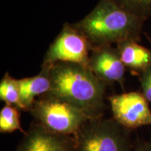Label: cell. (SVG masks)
Wrapping results in <instances>:
<instances>
[{
	"label": "cell",
	"mask_w": 151,
	"mask_h": 151,
	"mask_svg": "<svg viewBox=\"0 0 151 151\" xmlns=\"http://www.w3.org/2000/svg\"><path fill=\"white\" fill-rule=\"evenodd\" d=\"M0 99L6 104L14 106L23 111L17 79L12 78L9 72L6 73L0 82Z\"/></svg>",
	"instance_id": "8fae6325"
},
{
	"label": "cell",
	"mask_w": 151,
	"mask_h": 151,
	"mask_svg": "<svg viewBox=\"0 0 151 151\" xmlns=\"http://www.w3.org/2000/svg\"><path fill=\"white\" fill-rule=\"evenodd\" d=\"M134 151H151V145L148 143H143V144L138 146Z\"/></svg>",
	"instance_id": "9a60e30c"
},
{
	"label": "cell",
	"mask_w": 151,
	"mask_h": 151,
	"mask_svg": "<svg viewBox=\"0 0 151 151\" xmlns=\"http://www.w3.org/2000/svg\"><path fill=\"white\" fill-rule=\"evenodd\" d=\"M143 18L132 14L112 0H99L91 12L74 27L92 47L111 46L139 38Z\"/></svg>",
	"instance_id": "7a4b0ae2"
},
{
	"label": "cell",
	"mask_w": 151,
	"mask_h": 151,
	"mask_svg": "<svg viewBox=\"0 0 151 151\" xmlns=\"http://www.w3.org/2000/svg\"><path fill=\"white\" fill-rule=\"evenodd\" d=\"M117 49L125 67L142 72L151 65V50L138 44L135 41L118 43Z\"/></svg>",
	"instance_id": "30bf717a"
},
{
	"label": "cell",
	"mask_w": 151,
	"mask_h": 151,
	"mask_svg": "<svg viewBox=\"0 0 151 151\" xmlns=\"http://www.w3.org/2000/svg\"><path fill=\"white\" fill-rule=\"evenodd\" d=\"M29 111L45 129L65 136L74 135L90 119L80 109L48 94L36 99Z\"/></svg>",
	"instance_id": "3957f363"
},
{
	"label": "cell",
	"mask_w": 151,
	"mask_h": 151,
	"mask_svg": "<svg viewBox=\"0 0 151 151\" xmlns=\"http://www.w3.org/2000/svg\"><path fill=\"white\" fill-rule=\"evenodd\" d=\"M50 89L48 94L76 107L89 117H102L108 83L87 66L58 62L50 67Z\"/></svg>",
	"instance_id": "6da1fadb"
},
{
	"label": "cell",
	"mask_w": 151,
	"mask_h": 151,
	"mask_svg": "<svg viewBox=\"0 0 151 151\" xmlns=\"http://www.w3.org/2000/svg\"><path fill=\"white\" fill-rule=\"evenodd\" d=\"M73 136L53 133L39 123L31 126L16 151H73Z\"/></svg>",
	"instance_id": "ba28073f"
},
{
	"label": "cell",
	"mask_w": 151,
	"mask_h": 151,
	"mask_svg": "<svg viewBox=\"0 0 151 151\" xmlns=\"http://www.w3.org/2000/svg\"><path fill=\"white\" fill-rule=\"evenodd\" d=\"M132 14L144 18L151 15V0H112Z\"/></svg>",
	"instance_id": "4fadbf2b"
},
{
	"label": "cell",
	"mask_w": 151,
	"mask_h": 151,
	"mask_svg": "<svg viewBox=\"0 0 151 151\" xmlns=\"http://www.w3.org/2000/svg\"><path fill=\"white\" fill-rule=\"evenodd\" d=\"M141 84L143 96L151 102V65L141 72Z\"/></svg>",
	"instance_id": "5bb4252c"
},
{
	"label": "cell",
	"mask_w": 151,
	"mask_h": 151,
	"mask_svg": "<svg viewBox=\"0 0 151 151\" xmlns=\"http://www.w3.org/2000/svg\"><path fill=\"white\" fill-rule=\"evenodd\" d=\"M115 120L124 128L133 129L151 124V111L143 94L130 92L109 97Z\"/></svg>",
	"instance_id": "8992f818"
},
{
	"label": "cell",
	"mask_w": 151,
	"mask_h": 151,
	"mask_svg": "<svg viewBox=\"0 0 151 151\" xmlns=\"http://www.w3.org/2000/svg\"><path fill=\"white\" fill-rule=\"evenodd\" d=\"M124 128L114 118L88 119L73 136V151H128Z\"/></svg>",
	"instance_id": "277c9868"
},
{
	"label": "cell",
	"mask_w": 151,
	"mask_h": 151,
	"mask_svg": "<svg viewBox=\"0 0 151 151\" xmlns=\"http://www.w3.org/2000/svg\"><path fill=\"white\" fill-rule=\"evenodd\" d=\"M92 48L88 39L73 24L66 23L47 50L42 66L51 67L58 62L80 64L88 67Z\"/></svg>",
	"instance_id": "5b68a950"
},
{
	"label": "cell",
	"mask_w": 151,
	"mask_h": 151,
	"mask_svg": "<svg viewBox=\"0 0 151 151\" xmlns=\"http://www.w3.org/2000/svg\"><path fill=\"white\" fill-rule=\"evenodd\" d=\"M20 110L14 106L5 104L0 111V132L11 133L20 130L25 134L20 124Z\"/></svg>",
	"instance_id": "7c38bea8"
},
{
	"label": "cell",
	"mask_w": 151,
	"mask_h": 151,
	"mask_svg": "<svg viewBox=\"0 0 151 151\" xmlns=\"http://www.w3.org/2000/svg\"><path fill=\"white\" fill-rule=\"evenodd\" d=\"M23 111H29L36 97L46 94L50 89V67H41L39 74L17 80Z\"/></svg>",
	"instance_id": "9c48e42d"
},
{
	"label": "cell",
	"mask_w": 151,
	"mask_h": 151,
	"mask_svg": "<svg viewBox=\"0 0 151 151\" xmlns=\"http://www.w3.org/2000/svg\"><path fill=\"white\" fill-rule=\"evenodd\" d=\"M88 67L98 78L106 83H122L124 65L118 49L110 46L94 47L90 54Z\"/></svg>",
	"instance_id": "52a82bcc"
}]
</instances>
